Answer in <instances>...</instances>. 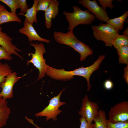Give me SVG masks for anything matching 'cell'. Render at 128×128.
Listing matches in <instances>:
<instances>
[{"label":"cell","instance_id":"f1b7e54d","mask_svg":"<svg viewBox=\"0 0 128 128\" xmlns=\"http://www.w3.org/2000/svg\"><path fill=\"white\" fill-rule=\"evenodd\" d=\"M114 86L113 83L111 80L108 79L105 80L104 83V88L107 90H110L112 89Z\"/></svg>","mask_w":128,"mask_h":128},{"label":"cell","instance_id":"d4e9b609","mask_svg":"<svg viewBox=\"0 0 128 128\" xmlns=\"http://www.w3.org/2000/svg\"><path fill=\"white\" fill-rule=\"evenodd\" d=\"M12 57L3 47L0 46V60L4 59L7 60H11Z\"/></svg>","mask_w":128,"mask_h":128},{"label":"cell","instance_id":"ffe728a7","mask_svg":"<svg viewBox=\"0 0 128 128\" xmlns=\"http://www.w3.org/2000/svg\"><path fill=\"white\" fill-rule=\"evenodd\" d=\"M13 72L10 66L6 63L0 64V84L4 81L6 77ZM1 89L0 88V93Z\"/></svg>","mask_w":128,"mask_h":128},{"label":"cell","instance_id":"7a4b0ae2","mask_svg":"<svg viewBox=\"0 0 128 128\" xmlns=\"http://www.w3.org/2000/svg\"><path fill=\"white\" fill-rule=\"evenodd\" d=\"M53 37L58 43L71 47L80 55V60L83 61L88 56L93 54L92 50L88 45L79 41L74 35L73 31L67 33L55 31Z\"/></svg>","mask_w":128,"mask_h":128},{"label":"cell","instance_id":"d6986e66","mask_svg":"<svg viewBox=\"0 0 128 128\" xmlns=\"http://www.w3.org/2000/svg\"><path fill=\"white\" fill-rule=\"evenodd\" d=\"M116 50L119 56V63L128 65V46H123Z\"/></svg>","mask_w":128,"mask_h":128},{"label":"cell","instance_id":"3957f363","mask_svg":"<svg viewBox=\"0 0 128 128\" xmlns=\"http://www.w3.org/2000/svg\"><path fill=\"white\" fill-rule=\"evenodd\" d=\"M73 12L64 11L63 12L69 23L68 30L73 31L76 26L79 24H90L95 20L94 15L87 9L82 10L77 5L73 6Z\"/></svg>","mask_w":128,"mask_h":128},{"label":"cell","instance_id":"4dcf8cb0","mask_svg":"<svg viewBox=\"0 0 128 128\" xmlns=\"http://www.w3.org/2000/svg\"><path fill=\"white\" fill-rule=\"evenodd\" d=\"M6 10H7L6 9L5 6L0 4V11L2 10L6 11Z\"/></svg>","mask_w":128,"mask_h":128},{"label":"cell","instance_id":"9a60e30c","mask_svg":"<svg viewBox=\"0 0 128 128\" xmlns=\"http://www.w3.org/2000/svg\"><path fill=\"white\" fill-rule=\"evenodd\" d=\"M128 16V11H126L120 17L109 19L106 22L119 31L123 28L124 23Z\"/></svg>","mask_w":128,"mask_h":128},{"label":"cell","instance_id":"603a6c76","mask_svg":"<svg viewBox=\"0 0 128 128\" xmlns=\"http://www.w3.org/2000/svg\"><path fill=\"white\" fill-rule=\"evenodd\" d=\"M108 128H128V121L124 122L113 123L107 119Z\"/></svg>","mask_w":128,"mask_h":128},{"label":"cell","instance_id":"277c9868","mask_svg":"<svg viewBox=\"0 0 128 128\" xmlns=\"http://www.w3.org/2000/svg\"><path fill=\"white\" fill-rule=\"evenodd\" d=\"M30 45L34 47L35 52L34 53H31L28 54L29 56H31L32 59L30 60H27V65H28L29 64L32 63L38 69L39 77L37 81L45 76L49 66L46 63V59L43 56V54L46 53V51L44 46L42 43H31Z\"/></svg>","mask_w":128,"mask_h":128},{"label":"cell","instance_id":"5b68a950","mask_svg":"<svg viewBox=\"0 0 128 128\" xmlns=\"http://www.w3.org/2000/svg\"><path fill=\"white\" fill-rule=\"evenodd\" d=\"M91 28L94 38L104 42L107 46L112 47L114 39L119 35V31L107 23L101 22L98 25H92Z\"/></svg>","mask_w":128,"mask_h":128},{"label":"cell","instance_id":"4316f807","mask_svg":"<svg viewBox=\"0 0 128 128\" xmlns=\"http://www.w3.org/2000/svg\"><path fill=\"white\" fill-rule=\"evenodd\" d=\"M20 12L18 15H21L25 14L27 10L29 9L27 4L26 0H18Z\"/></svg>","mask_w":128,"mask_h":128},{"label":"cell","instance_id":"9c48e42d","mask_svg":"<svg viewBox=\"0 0 128 128\" xmlns=\"http://www.w3.org/2000/svg\"><path fill=\"white\" fill-rule=\"evenodd\" d=\"M26 75L18 76L16 72H14L6 77L5 81L0 84V87L2 88L0 93V98L6 100L12 98L13 97V89L14 85L20 79Z\"/></svg>","mask_w":128,"mask_h":128},{"label":"cell","instance_id":"6da1fadb","mask_svg":"<svg viewBox=\"0 0 128 128\" xmlns=\"http://www.w3.org/2000/svg\"><path fill=\"white\" fill-rule=\"evenodd\" d=\"M99 68V63L96 61L88 67H82L71 71H65L64 68L57 69L49 66L45 74L54 79L63 81L70 80L75 76H82L86 79L87 88L89 89L91 87L90 82V77L93 72Z\"/></svg>","mask_w":128,"mask_h":128},{"label":"cell","instance_id":"83f0119b","mask_svg":"<svg viewBox=\"0 0 128 128\" xmlns=\"http://www.w3.org/2000/svg\"><path fill=\"white\" fill-rule=\"evenodd\" d=\"M79 120L80 123V128H93L94 123H89L84 118L81 117Z\"/></svg>","mask_w":128,"mask_h":128},{"label":"cell","instance_id":"f546056e","mask_svg":"<svg viewBox=\"0 0 128 128\" xmlns=\"http://www.w3.org/2000/svg\"><path fill=\"white\" fill-rule=\"evenodd\" d=\"M124 74L123 78L125 81L128 84V65L124 68Z\"/></svg>","mask_w":128,"mask_h":128},{"label":"cell","instance_id":"ba28073f","mask_svg":"<svg viewBox=\"0 0 128 128\" xmlns=\"http://www.w3.org/2000/svg\"><path fill=\"white\" fill-rule=\"evenodd\" d=\"M99 109L98 104L90 101L86 95L82 99V105L78 114L84 118L89 123H92L98 113Z\"/></svg>","mask_w":128,"mask_h":128},{"label":"cell","instance_id":"30bf717a","mask_svg":"<svg viewBox=\"0 0 128 128\" xmlns=\"http://www.w3.org/2000/svg\"><path fill=\"white\" fill-rule=\"evenodd\" d=\"M78 3L87 8L98 20L106 22L110 19L106 10L98 5L96 0H80Z\"/></svg>","mask_w":128,"mask_h":128},{"label":"cell","instance_id":"8992f818","mask_svg":"<svg viewBox=\"0 0 128 128\" xmlns=\"http://www.w3.org/2000/svg\"><path fill=\"white\" fill-rule=\"evenodd\" d=\"M65 89H63L57 96H54L51 98L49 101L48 105L41 111L36 113L35 115L37 117L45 116L46 121L50 119H52L53 121H57V115L62 112L59 108L66 104L65 102L61 101L60 100V96Z\"/></svg>","mask_w":128,"mask_h":128},{"label":"cell","instance_id":"cb8c5ba5","mask_svg":"<svg viewBox=\"0 0 128 128\" xmlns=\"http://www.w3.org/2000/svg\"><path fill=\"white\" fill-rule=\"evenodd\" d=\"M51 0H38L37 5L38 11H45L48 8Z\"/></svg>","mask_w":128,"mask_h":128},{"label":"cell","instance_id":"52a82bcc","mask_svg":"<svg viewBox=\"0 0 128 128\" xmlns=\"http://www.w3.org/2000/svg\"><path fill=\"white\" fill-rule=\"evenodd\" d=\"M107 120L113 123L128 121V101L119 102L112 107L109 112Z\"/></svg>","mask_w":128,"mask_h":128},{"label":"cell","instance_id":"484cf974","mask_svg":"<svg viewBox=\"0 0 128 128\" xmlns=\"http://www.w3.org/2000/svg\"><path fill=\"white\" fill-rule=\"evenodd\" d=\"M113 0H98L100 4L102 6V7L106 10V8L108 7L111 9H113L114 5L112 4Z\"/></svg>","mask_w":128,"mask_h":128},{"label":"cell","instance_id":"7402d4cb","mask_svg":"<svg viewBox=\"0 0 128 128\" xmlns=\"http://www.w3.org/2000/svg\"><path fill=\"white\" fill-rule=\"evenodd\" d=\"M0 2L4 3L9 7L11 13H16V10L20 9L18 0H0Z\"/></svg>","mask_w":128,"mask_h":128},{"label":"cell","instance_id":"8fae6325","mask_svg":"<svg viewBox=\"0 0 128 128\" xmlns=\"http://www.w3.org/2000/svg\"><path fill=\"white\" fill-rule=\"evenodd\" d=\"M2 27H0V45L3 47L11 55L14 54L23 59L22 56L17 53L22 50L19 49L12 42L13 38L2 31Z\"/></svg>","mask_w":128,"mask_h":128},{"label":"cell","instance_id":"ac0fdd59","mask_svg":"<svg viewBox=\"0 0 128 128\" xmlns=\"http://www.w3.org/2000/svg\"><path fill=\"white\" fill-rule=\"evenodd\" d=\"M93 128H108L107 120L105 111L99 109L98 114L94 119Z\"/></svg>","mask_w":128,"mask_h":128},{"label":"cell","instance_id":"2e32d148","mask_svg":"<svg viewBox=\"0 0 128 128\" xmlns=\"http://www.w3.org/2000/svg\"><path fill=\"white\" fill-rule=\"evenodd\" d=\"M33 3L32 7L28 9L25 14L21 15L24 16L28 22L33 25L34 22L37 23V5L38 0H33Z\"/></svg>","mask_w":128,"mask_h":128},{"label":"cell","instance_id":"d6a6232c","mask_svg":"<svg viewBox=\"0 0 128 128\" xmlns=\"http://www.w3.org/2000/svg\"><path fill=\"white\" fill-rule=\"evenodd\" d=\"M2 63H1L0 62V64H1Z\"/></svg>","mask_w":128,"mask_h":128},{"label":"cell","instance_id":"1f68e13d","mask_svg":"<svg viewBox=\"0 0 128 128\" xmlns=\"http://www.w3.org/2000/svg\"><path fill=\"white\" fill-rule=\"evenodd\" d=\"M123 34L128 36V28L127 27L123 32Z\"/></svg>","mask_w":128,"mask_h":128},{"label":"cell","instance_id":"e0dca14e","mask_svg":"<svg viewBox=\"0 0 128 128\" xmlns=\"http://www.w3.org/2000/svg\"><path fill=\"white\" fill-rule=\"evenodd\" d=\"M12 22L21 23V20L16 13H11L7 10L0 11V26L4 23Z\"/></svg>","mask_w":128,"mask_h":128},{"label":"cell","instance_id":"4fadbf2b","mask_svg":"<svg viewBox=\"0 0 128 128\" xmlns=\"http://www.w3.org/2000/svg\"><path fill=\"white\" fill-rule=\"evenodd\" d=\"M59 2L57 0H51L48 7L44 13L45 25L47 28L50 29L52 25V20L59 13Z\"/></svg>","mask_w":128,"mask_h":128},{"label":"cell","instance_id":"44dd1931","mask_svg":"<svg viewBox=\"0 0 128 128\" xmlns=\"http://www.w3.org/2000/svg\"><path fill=\"white\" fill-rule=\"evenodd\" d=\"M128 46V36L119 35L114 39L113 46L116 49L119 47Z\"/></svg>","mask_w":128,"mask_h":128},{"label":"cell","instance_id":"7c38bea8","mask_svg":"<svg viewBox=\"0 0 128 128\" xmlns=\"http://www.w3.org/2000/svg\"><path fill=\"white\" fill-rule=\"evenodd\" d=\"M19 32L27 36L30 42L36 41L49 43L50 40L43 38L38 34L32 25L29 23L25 18L23 22V26L19 30Z\"/></svg>","mask_w":128,"mask_h":128},{"label":"cell","instance_id":"5bb4252c","mask_svg":"<svg viewBox=\"0 0 128 128\" xmlns=\"http://www.w3.org/2000/svg\"><path fill=\"white\" fill-rule=\"evenodd\" d=\"M11 112L6 100L0 98V128L6 125Z\"/></svg>","mask_w":128,"mask_h":128}]
</instances>
